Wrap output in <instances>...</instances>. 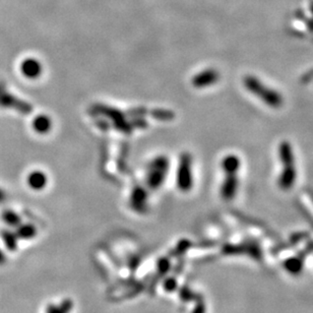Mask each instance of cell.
<instances>
[{"label":"cell","instance_id":"cell-1","mask_svg":"<svg viewBox=\"0 0 313 313\" xmlns=\"http://www.w3.org/2000/svg\"><path fill=\"white\" fill-rule=\"evenodd\" d=\"M244 87L253 95L258 97L263 103L271 108H280L283 103V97L279 92L264 86L257 78L247 76L243 80Z\"/></svg>","mask_w":313,"mask_h":313},{"label":"cell","instance_id":"cell-2","mask_svg":"<svg viewBox=\"0 0 313 313\" xmlns=\"http://www.w3.org/2000/svg\"><path fill=\"white\" fill-rule=\"evenodd\" d=\"M191 157L189 154H183L179 163L177 172V184L182 191H188L192 187V170Z\"/></svg>","mask_w":313,"mask_h":313},{"label":"cell","instance_id":"cell-3","mask_svg":"<svg viewBox=\"0 0 313 313\" xmlns=\"http://www.w3.org/2000/svg\"><path fill=\"white\" fill-rule=\"evenodd\" d=\"M168 160L165 157H160L154 161L152 164V170L149 175V185L156 189L158 188L164 181L167 169H168Z\"/></svg>","mask_w":313,"mask_h":313},{"label":"cell","instance_id":"cell-4","mask_svg":"<svg viewBox=\"0 0 313 313\" xmlns=\"http://www.w3.org/2000/svg\"><path fill=\"white\" fill-rule=\"evenodd\" d=\"M0 106L6 108H14L23 113H28L31 111V107L24 101H21L9 94L3 86H0Z\"/></svg>","mask_w":313,"mask_h":313},{"label":"cell","instance_id":"cell-5","mask_svg":"<svg viewBox=\"0 0 313 313\" xmlns=\"http://www.w3.org/2000/svg\"><path fill=\"white\" fill-rule=\"evenodd\" d=\"M220 79V75L216 69H205L197 74L192 79V85L195 88L201 89L215 85Z\"/></svg>","mask_w":313,"mask_h":313},{"label":"cell","instance_id":"cell-6","mask_svg":"<svg viewBox=\"0 0 313 313\" xmlns=\"http://www.w3.org/2000/svg\"><path fill=\"white\" fill-rule=\"evenodd\" d=\"M21 72L24 77L35 80L41 76L42 66L37 59L27 58L21 63Z\"/></svg>","mask_w":313,"mask_h":313},{"label":"cell","instance_id":"cell-7","mask_svg":"<svg viewBox=\"0 0 313 313\" xmlns=\"http://www.w3.org/2000/svg\"><path fill=\"white\" fill-rule=\"evenodd\" d=\"M283 171L279 177V185L282 189H290L297 178V172L295 165L283 166Z\"/></svg>","mask_w":313,"mask_h":313},{"label":"cell","instance_id":"cell-8","mask_svg":"<svg viewBox=\"0 0 313 313\" xmlns=\"http://www.w3.org/2000/svg\"><path fill=\"white\" fill-rule=\"evenodd\" d=\"M238 187V177L236 174H227L225 181L222 185V195L226 199H231L237 190Z\"/></svg>","mask_w":313,"mask_h":313},{"label":"cell","instance_id":"cell-9","mask_svg":"<svg viewBox=\"0 0 313 313\" xmlns=\"http://www.w3.org/2000/svg\"><path fill=\"white\" fill-rule=\"evenodd\" d=\"M279 154H280V160L283 164V166H288V165H295V157L292 151V146L288 142H283L280 145L279 149Z\"/></svg>","mask_w":313,"mask_h":313},{"label":"cell","instance_id":"cell-10","mask_svg":"<svg viewBox=\"0 0 313 313\" xmlns=\"http://www.w3.org/2000/svg\"><path fill=\"white\" fill-rule=\"evenodd\" d=\"M28 184L34 190H41L47 184V177L41 171H33L28 176Z\"/></svg>","mask_w":313,"mask_h":313},{"label":"cell","instance_id":"cell-11","mask_svg":"<svg viewBox=\"0 0 313 313\" xmlns=\"http://www.w3.org/2000/svg\"><path fill=\"white\" fill-rule=\"evenodd\" d=\"M240 164V159L237 156L228 155L222 161V168L226 174H237Z\"/></svg>","mask_w":313,"mask_h":313},{"label":"cell","instance_id":"cell-12","mask_svg":"<svg viewBox=\"0 0 313 313\" xmlns=\"http://www.w3.org/2000/svg\"><path fill=\"white\" fill-rule=\"evenodd\" d=\"M51 126H52V123H51L50 118L45 115H40L36 117L33 121V128L35 129L36 132L41 133V134L47 133L51 129Z\"/></svg>","mask_w":313,"mask_h":313},{"label":"cell","instance_id":"cell-13","mask_svg":"<svg viewBox=\"0 0 313 313\" xmlns=\"http://www.w3.org/2000/svg\"><path fill=\"white\" fill-rule=\"evenodd\" d=\"M2 239L6 245V247L11 250V251H15L18 248V244H19V237L16 233L10 231V230H5L2 232Z\"/></svg>","mask_w":313,"mask_h":313},{"label":"cell","instance_id":"cell-14","mask_svg":"<svg viewBox=\"0 0 313 313\" xmlns=\"http://www.w3.org/2000/svg\"><path fill=\"white\" fill-rule=\"evenodd\" d=\"M16 234L18 235L19 239H24V240H29L32 239L36 236L37 230L35 226L30 225V224H25V225H20L17 227V232Z\"/></svg>","mask_w":313,"mask_h":313},{"label":"cell","instance_id":"cell-15","mask_svg":"<svg viewBox=\"0 0 313 313\" xmlns=\"http://www.w3.org/2000/svg\"><path fill=\"white\" fill-rule=\"evenodd\" d=\"M2 219L10 227L17 228L18 226H20L22 224L21 217L16 212H14L12 210H5L2 214Z\"/></svg>","mask_w":313,"mask_h":313},{"label":"cell","instance_id":"cell-16","mask_svg":"<svg viewBox=\"0 0 313 313\" xmlns=\"http://www.w3.org/2000/svg\"><path fill=\"white\" fill-rule=\"evenodd\" d=\"M73 308V303L71 301H64L59 307L54 305H49L47 307V313H68Z\"/></svg>","mask_w":313,"mask_h":313},{"label":"cell","instance_id":"cell-17","mask_svg":"<svg viewBox=\"0 0 313 313\" xmlns=\"http://www.w3.org/2000/svg\"><path fill=\"white\" fill-rule=\"evenodd\" d=\"M146 201V193L140 188L135 190L132 194V205L136 207V210H142V206L145 205Z\"/></svg>","mask_w":313,"mask_h":313},{"label":"cell","instance_id":"cell-18","mask_svg":"<svg viewBox=\"0 0 313 313\" xmlns=\"http://www.w3.org/2000/svg\"><path fill=\"white\" fill-rule=\"evenodd\" d=\"M7 262V254L0 248V265H4Z\"/></svg>","mask_w":313,"mask_h":313},{"label":"cell","instance_id":"cell-19","mask_svg":"<svg viewBox=\"0 0 313 313\" xmlns=\"http://www.w3.org/2000/svg\"><path fill=\"white\" fill-rule=\"evenodd\" d=\"M6 197H7V194H6L5 190L0 188V202H3L6 199Z\"/></svg>","mask_w":313,"mask_h":313},{"label":"cell","instance_id":"cell-20","mask_svg":"<svg viewBox=\"0 0 313 313\" xmlns=\"http://www.w3.org/2000/svg\"><path fill=\"white\" fill-rule=\"evenodd\" d=\"M311 12H312V14H313V4H312V6H311Z\"/></svg>","mask_w":313,"mask_h":313}]
</instances>
